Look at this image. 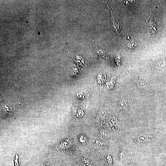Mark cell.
<instances>
[{"label":"cell","instance_id":"6da1fadb","mask_svg":"<svg viewBox=\"0 0 166 166\" xmlns=\"http://www.w3.org/2000/svg\"><path fill=\"white\" fill-rule=\"evenodd\" d=\"M155 69L158 71L163 70L166 65V60L163 57H160L156 58L154 62Z\"/></svg>","mask_w":166,"mask_h":166},{"label":"cell","instance_id":"7a4b0ae2","mask_svg":"<svg viewBox=\"0 0 166 166\" xmlns=\"http://www.w3.org/2000/svg\"><path fill=\"white\" fill-rule=\"evenodd\" d=\"M112 26L113 29L116 32L119 34V31H121V26L119 21L115 18L113 15L112 14Z\"/></svg>","mask_w":166,"mask_h":166},{"label":"cell","instance_id":"3957f363","mask_svg":"<svg viewBox=\"0 0 166 166\" xmlns=\"http://www.w3.org/2000/svg\"><path fill=\"white\" fill-rule=\"evenodd\" d=\"M93 47H94V50L97 53L98 55L102 56V57H104V56H105V50L103 48V47H101V46H98V45L95 44V43L94 44Z\"/></svg>","mask_w":166,"mask_h":166},{"label":"cell","instance_id":"277c9868","mask_svg":"<svg viewBox=\"0 0 166 166\" xmlns=\"http://www.w3.org/2000/svg\"><path fill=\"white\" fill-rule=\"evenodd\" d=\"M148 28L149 31H151L153 33H155L157 32V29L156 24L154 23V22L149 21L148 25Z\"/></svg>","mask_w":166,"mask_h":166},{"label":"cell","instance_id":"5b68a950","mask_svg":"<svg viewBox=\"0 0 166 166\" xmlns=\"http://www.w3.org/2000/svg\"><path fill=\"white\" fill-rule=\"evenodd\" d=\"M147 136L143 134H141L138 136L137 141L140 143H144L147 142Z\"/></svg>","mask_w":166,"mask_h":166},{"label":"cell","instance_id":"8992f818","mask_svg":"<svg viewBox=\"0 0 166 166\" xmlns=\"http://www.w3.org/2000/svg\"><path fill=\"white\" fill-rule=\"evenodd\" d=\"M119 106L120 108L122 110L125 111L127 109L128 104L126 100H122L119 103Z\"/></svg>","mask_w":166,"mask_h":166},{"label":"cell","instance_id":"52a82bcc","mask_svg":"<svg viewBox=\"0 0 166 166\" xmlns=\"http://www.w3.org/2000/svg\"><path fill=\"white\" fill-rule=\"evenodd\" d=\"M137 45V42L135 40H130L127 44L128 47L129 48H134L136 47Z\"/></svg>","mask_w":166,"mask_h":166},{"label":"cell","instance_id":"ba28073f","mask_svg":"<svg viewBox=\"0 0 166 166\" xmlns=\"http://www.w3.org/2000/svg\"><path fill=\"white\" fill-rule=\"evenodd\" d=\"M137 85L138 87L140 89H143L146 87V84L143 80H140L137 81Z\"/></svg>","mask_w":166,"mask_h":166},{"label":"cell","instance_id":"9c48e42d","mask_svg":"<svg viewBox=\"0 0 166 166\" xmlns=\"http://www.w3.org/2000/svg\"><path fill=\"white\" fill-rule=\"evenodd\" d=\"M71 72L74 75H77L80 74V71L79 68L75 66H73L71 68Z\"/></svg>","mask_w":166,"mask_h":166},{"label":"cell","instance_id":"30bf717a","mask_svg":"<svg viewBox=\"0 0 166 166\" xmlns=\"http://www.w3.org/2000/svg\"><path fill=\"white\" fill-rule=\"evenodd\" d=\"M119 160L121 161H124L126 159V155L125 152L121 151L119 155Z\"/></svg>","mask_w":166,"mask_h":166},{"label":"cell","instance_id":"8fae6325","mask_svg":"<svg viewBox=\"0 0 166 166\" xmlns=\"http://www.w3.org/2000/svg\"><path fill=\"white\" fill-rule=\"evenodd\" d=\"M83 114H84V112L81 109H79L76 114V115L78 118H81L83 116Z\"/></svg>","mask_w":166,"mask_h":166},{"label":"cell","instance_id":"7c38bea8","mask_svg":"<svg viewBox=\"0 0 166 166\" xmlns=\"http://www.w3.org/2000/svg\"><path fill=\"white\" fill-rule=\"evenodd\" d=\"M117 122L116 119L114 117H112L109 119V123L112 126L114 125Z\"/></svg>","mask_w":166,"mask_h":166},{"label":"cell","instance_id":"4fadbf2b","mask_svg":"<svg viewBox=\"0 0 166 166\" xmlns=\"http://www.w3.org/2000/svg\"><path fill=\"white\" fill-rule=\"evenodd\" d=\"M102 145V143L100 141L96 140L94 144V146L97 147H100Z\"/></svg>","mask_w":166,"mask_h":166},{"label":"cell","instance_id":"5bb4252c","mask_svg":"<svg viewBox=\"0 0 166 166\" xmlns=\"http://www.w3.org/2000/svg\"><path fill=\"white\" fill-rule=\"evenodd\" d=\"M107 161L109 165H112L113 164V161L112 158L110 156L108 155L107 156Z\"/></svg>","mask_w":166,"mask_h":166},{"label":"cell","instance_id":"9a60e30c","mask_svg":"<svg viewBox=\"0 0 166 166\" xmlns=\"http://www.w3.org/2000/svg\"><path fill=\"white\" fill-rule=\"evenodd\" d=\"M86 138L83 136H81L80 137V142L81 143H84L86 141Z\"/></svg>","mask_w":166,"mask_h":166},{"label":"cell","instance_id":"2e32d148","mask_svg":"<svg viewBox=\"0 0 166 166\" xmlns=\"http://www.w3.org/2000/svg\"><path fill=\"white\" fill-rule=\"evenodd\" d=\"M127 166H137L136 165L134 164L132 161H130L127 164Z\"/></svg>","mask_w":166,"mask_h":166}]
</instances>
